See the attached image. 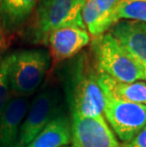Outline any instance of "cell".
<instances>
[{"label":"cell","mask_w":146,"mask_h":147,"mask_svg":"<svg viewBox=\"0 0 146 147\" xmlns=\"http://www.w3.org/2000/svg\"><path fill=\"white\" fill-rule=\"evenodd\" d=\"M63 95L57 86H44L36 93L30 104L15 147H27L53 119L65 112Z\"/></svg>","instance_id":"5b68a950"},{"label":"cell","mask_w":146,"mask_h":147,"mask_svg":"<svg viewBox=\"0 0 146 147\" xmlns=\"http://www.w3.org/2000/svg\"><path fill=\"white\" fill-rule=\"evenodd\" d=\"M74 147H122L104 116L94 118L70 115Z\"/></svg>","instance_id":"52a82bcc"},{"label":"cell","mask_w":146,"mask_h":147,"mask_svg":"<svg viewBox=\"0 0 146 147\" xmlns=\"http://www.w3.org/2000/svg\"><path fill=\"white\" fill-rule=\"evenodd\" d=\"M29 97L12 96L0 117V147H15L30 107Z\"/></svg>","instance_id":"30bf717a"},{"label":"cell","mask_w":146,"mask_h":147,"mask_svg":"<svg viewBox=\"0 0 146 147\" xmlns=\"http://www.w3.org/2000/svg\"><path fill=\"white\" fill-rule=\"evenodd\" d=\"M50 65L49 51L44 49L11 53L9 83L11 94L30 98L41 87Z\"/></svg>","instance_id":"3957f363"},{"label":"cell","mask_w":146,"mask_h":147,"mask_svg":"<svg viewBox=\"0 0 146 147\" xmlns=\"http://www.w3.org/2000/svg\"><path fill=\"white\" fill-rule=\"evenodd\" d=\"M90 51L97 72L122 82L146 80V72L111 32L93 38L90 42Z\"/></svg>","instance_id":"7a4b0ae2"},{"label":"cell","mask_w":146,"mask_h":147,"mask_svg":"<svg viewBox=\"0 0 146 147\" xmlns=\"http://www.w3.org/2000/svg\"><path fill=\"white\" fill-rule=\"evenodd\" d=\"M4 37H3V28H2V22H1V17H0V47H1Z\"/></svg>","instance_id":"d6986e66"},{"label":"cell","mask_w":146,"mask_h":147,"mask_svg":"<svg viewBox=\"0 0 146 147\" xmlns=\"http://www.w3.org/2000/svg\"><path fill=\"white\" fill-rule=\"evenodd\" d=\"M122 147H146V127L129 142L122 143Z\"/></svg>","instance_id":"ac0fdd59"},{"label":"cell","mask_w":146,"mask_h":147,"mask_svg":"<svg viewBox=\"0 0 146 147\" xmlns=\"http://www.w3.org/2000/svg\"><path fill=\"white\" fill-rule=\"evenodd\" d=\"M114 20H128L146 24V0H120L114 11Z\"/></svg>","instance_id":"9a60e30c"},{"label":"cell","mask_w":146,"mask_h":147,"mask_svg":"<svg viewBox=\"0 0 146 147\" xmlns=\"http://www.w3.org/2000/svg\"><path fill=\"white\" fill-rule=\"evenodd\" d=\"M71 117L66 111L53 119L27 147H64L71 144Z\"/></svg>","instance_id":"7c38bea8"},{"label":"cell","mask_w":146,"mask_h":147,"mask_svg":"<svg viewBox=\"0 0 146 147\" xmlns=\"http://www.w3.org/2000/svg\"><path fill=\"white\" fill-rule=\"evenodd\" d=\"M98 83L104 96L120 101L146 105V83L143 81L122 82L98 72Z\"/></svg>","instance_id":"8fae6325"},{"label":"cell","mask_w":146,"mask_h":147,"mask_svg":"<svg viewBox=\"0 0 146 147\" xmlns=\"http://www.w3.org/2000/svg\"><path fill=\"white\" fill-rule=\"evenodd\" d=\"M64 147H74L72 144H69V145H67V146H64Z\"/></svg>","instance_id":"ffe728a7"},{"label":"cell","mask_w":146,"mask_h":147,"mask_svg":"<svg viewBox=\"0 0 146 147\" xmlns=\"http://www.w3.org/2000/svg\"><path fill=\"white\" fill-rule=\"evenodd\" d=\"M104 116L114 134L123 143L132 140L146 127V105L104 96Z\"/></svg>","instance_id":"8992f818"},{"label":"cell","mask_w":146,"mask_h":147,"mask_svg":"<svg viewBox=\"0 0 146 147\" xmlns=\"http://www.w3.org/2000/svg\"><path fill=\"white\" fill-rule=\"evenodd\" d=\"M95 1L104 16L109 22L111 27H113L116 24L114 20V11L120 0H95Z\"/></svg>","instance_id":"e0dca14e"},{"label":"cell","mask_w":146,"mask_h":147,"mask_svg":"<svg viewBox=\"0 0 146 147\" xmlns=\"http://www.w3.org/2000/svg\"><path fill=\"white\" fill-rule=\"evenodd\" d=\"M65 102L70 115L94 118L104 115V96L91 57L80 52L61 71Z\"/></svg>","instance_id":"6da1fadb"},{"label":"cell","mask_w":146,"mask_h":147,"mask_svg":"<svg viewBox=\"0 0 146 147\" xmlns=\"http://www.w3.org/2000/svg\"><path fill=\"white\" fill-rule=\"evenodd\" d=\"M111 33L146 72V29L142 23L122 20L111 28Z\"/></svg>","instance_id":"9c48e42d"},{"label":"cell","mask_w":146,"mask_h":147,"mask_svg":"<svg viewBox=\"0 0 146 147\" xmlns=\"http://www.w3.org/2000/svg\"><path fill=\"white\" fill-rule=\"evenodd\" d=\"M40 0H0V17L6 32H13L29 19Z\"/></svg>","instance_id":"4fadbf2b"},{"label":"cell","mask_w":146,"mask_h":147,"mask_svg":"<svg viewBox=\"0 0 146 147\" xmlns=\"http://www.w3.org/2000/svg\"><path fill=\"white\" fill-rule=\"evenodd\" d=\"M85 0H40L30 29V39L36 44H46L52 32L65 27L85 29L82 9Z\"/></svg>","instance_id":"277c9868"},{"label":"cell","mask_w":146,"mask_h":147,"mask_svg":"<svg viewBox=\"0 0 146 147\" xmlns=\"http://www.w3.org/2000/svg\"><path fill=\"white\" fill-rule=\"evenodd\" d=\"M144 25V27H145V29H146V24H143Z\"/></svg>","instance_id":"44dd1931"},{"label":"cell","mask_w":146,"mask_h":147,"mask_svg":"<svg viewBox=\"0 0 146 147\" xmlns=\"http://www.w3.org/2000/svg\"><path fill=\"white\" fill-rule=\"evenodd\" d=\"M82 17L86 30L93 38L106 33L112 28L102 13L95 0H85L82 9Z\"/></svg>","instance_id":"5bb4252c"},{"label":"cell","mask_w":146,"mask_h":147,"mask_svg":"<svg viewBox=\"0 0 146 147\" xmlns=\"http://www.w3.org/2000/svg\"><path fill=\"white\" fill-rule=\"evenodd\" d=\"M11 54L6 55L0 60V117L11 99V88L9 83V67Z\"/></svg>","instance_id":"2e32d148"},{"label":"cell","mask_w":146,"mask_h":147,"mask_svg":"<svg viewBox=\"0 0 146 147\" xmlns=\"http://www.w3.org/2000/svg\"><path fill=\"white\" fill-rule=\"evenodd\" d=\"M91 38L86 29L79 27H65L49 34L48 42L51 61L63 63L78 55L88 46Z\"/></svg>","instance_id":"ba28073f"}]
</instances>
